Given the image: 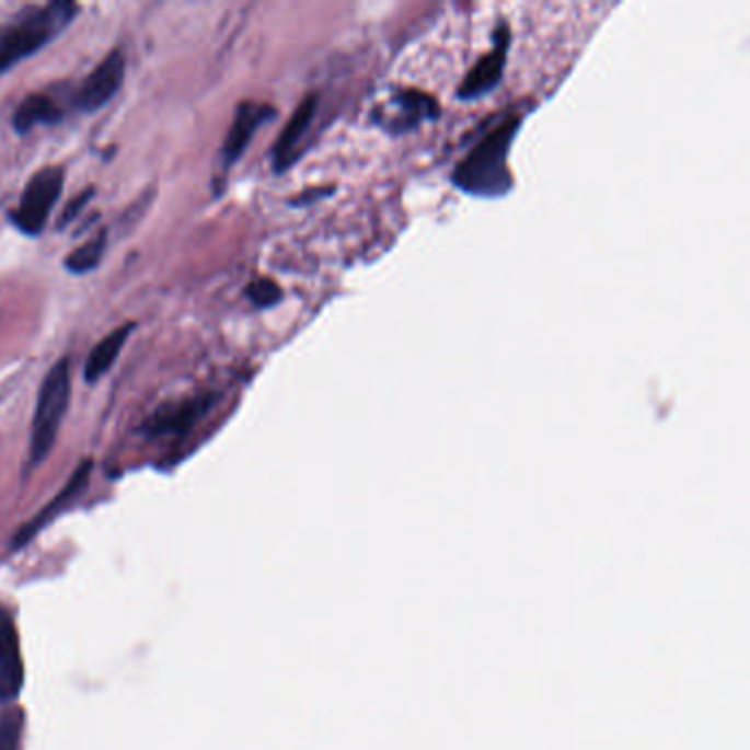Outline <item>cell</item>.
Here are the masks:
<instances>
[{
	"label": "cell",
	"mask_w": 750,
	"mask_h": 750,
	"mask_svg": "<svg viewBox=\"0 0 750 750\" xmlns=\"http://www.w3.org/2000/svg\"><path fill=\"white\" fill-rule=\"evenodd\" d=\"M246 296L252 298V302H254L258 309H269V307H276V304L282 300V289H280L274 280L261 278V280H256V282L249 285Z\"/></svg>",
	"instance_id": "obj_15"
},
{
	"label": "cell",
	"mask_w": 750,
	"mask_h": 750,
	"mask_svg": "<svg viewBox=\"0 0 750 750\" xmlns=\"http://www.w3.org/2000/svg\"><path fill=\"white\" fill-rule=\"evenodd\" d=\"M135 324H124L119 328H115L113 333H108L89 355L86 359V366H84V379L89 383H95L100 381L106 372H111V368L115 366V361L119 359L122 355V348L124 344L128 342L130 333H132Z\"/></svg>",
	"instance_id": "obj_12"
},
{
	"label": "cell",
	"mask_w": 750,
	"mask_h": 750,
	"mask_svg": "<svg viewBox=\"0 0 750 750\" xmlns=\"http://www.w3.org/2000/svg\"><path fill=\"white\" fill-rule=\"evenodd\" d=\"M272 117H276L274 106L269 104H256V102H244L238 106L233 124L224 137V146H222V159L224 165H233L242 152L246 150V146L252 143L254 135L258 132V128L269 122Z\"/></svg>",
	"instance_id": "obj_9"
},
{
	"label": "cell",
	"mask_w": 750,
	"mask_h": 750,
	"mask_svg": "<svg viewBox=\"0 0 750 750\" xmlns=\"http://www.w3.org/2000/svg\"><path fill=\"white\" fill-rule=\"evenodd\" d=\"M520 117L505 119L491 130L453 170V185L473 196H503L511 189L509 150L520 130Z\"/></svg>",
	"instance_id": "obj_1"
},
{
	"label": "cell",
	"mask_w": 750,
	"mask_h": 750,
	"mask_svg": "<svg viewBox=\"0 0 750 750\" xmlns=\"http://www.w3.org/2000/svg\"><path fill=\"white\" fill-rule=\"evenodd\" d=\"M71 401V370L69 361L60 359L54 364L49 374L43 381L34 423H32V442H30V458L34 464L43 462L56 445L58 431L67 416Z\"/></svg>",
	"instance_id": "obj_3"
},
{
	"label": "cell",
	"mask_w": 750,
	"mask_h": 750,
	"mask_svg": "<svg viewBox=\"0 0 750 750\" xmlns=\"http://www.w3.org/2000/svg\"><path fill=\"white\" fill-rule=\"evenodd\" d=\"M23 656L14 619L0 610V702L14 700L23 689Z\"/></svg>",
	"instance_id": "obj_8"
},
{
	"label": "cell",
	"mask_w": 750,
	"mask_h": 750,
	"mask_svg": "<svg viewBox=\"0 0 750 750\" xmlns=\"http://www.w3.org/2000/svg\"><path fill=\"white\" fill-rule=\"evenodd\" d=\"M76 12L73 3L30 8L0 27V73L51 43L73 21Z\"/></svg>",
	"instance_id": "obj_2"
},
{
	"label": "cell",
	"mask_w": 750,
	"mask_h": 750,
	"mask_svg": "<svg viewBox=\"0 0 750 750\" xmlns=\"http://www.w3.org/2000/svg\"><path fill=\"white\" fill-rule=\"evenodd\" d=\"M320 106V95H309L302 100V104L298 106V111L291 115L289 124L285 126V130L280 132L276 146H274V170L276 172H285L289 170L298 157H300V148H302V139L307 137L315 113Z\"/></svg>",
	"instance_id": "obj_10"
},
{
	"label": "cell",
	"mask_w": 750,
	"mask_h": 750,
	"mask_svg": "<svg viewBox=\"0 0 750 750\" xmlns=\"http://www.w3.org/2000/svg\"><path fill=\"white\" fill-rule=\"evenodd\" d=\"M126 76V58L122 51H111L80 84L76 93V106L84 113L100 111L122 89Z\"/></svg>",
	"instance_id": "obj_6"
},
{
	"label": "cell",
	"mask_w": 750,
	"mask_h": 750,
	"mask_svg": "<svg viewBox=\"0 0 750 750\" xmlns=\"http://www.w3.org/2000/svg\"><path fill=\"white\" fill-rule=\"evenodd\" d=\"M106 246H108V233L100 231L95 238H91L86 244H82L80 249H76L73 254L67 256L65 267L76 276H84V274L97 269V265L102 263V258L106 254Z\"/></svg>",
	"instance_id": "obj_14"
},
{
	"label": "cell",
	"mask_w": 750,
	"mask_h": 750,
	"mask_svg": "<svg viewBox=\"0 0 750 750\" xmlns=\"http://www.w3.org/2000/svg\"><path fill=\"white\" fill-rule=\"evenodd\" d=\"M438 117V104L427 93L403 89L394 91L385 104H379L374 111V119L379 126L388 128L390 132H405L418 126L420 122Z\"/></svg>",
	"instance_id": "obj_5"
},
{
	"label": "cell",
	"mask_w": 750,
	"mask_h": 750,
	"mask_svg": "<svg viewBox=\"0 0 750 750\" xmlns=\"http://www.w3.org/2000/svg\"><path fill=\"white\" fill-rule=\"evenodd\" d=\"M62 189H65V170L62 168L49 165V168L38 170L32 176V181L27 183L23 198H21V205L12 214L14 224L27 235L43 233Z\"/></svg>",
	"instance_id": "obj_4"
},
{
	"label": "cell",
	"mask_w": 750,
	"mask_h": 750,
	"mask_svg": "<svg viewBox=\"0 0 750 750\" xmlns=\"http://www.w3.org/2000/svg\"><path fill=\"white\" fill-rule=\"evenodd\" d=\"M214 403V394L196 396L176 405H168L154 412V416L148 420V431L157 436L165 434H183L187 431Z\"/></svg>",
	"instance_id": "obj_11"
},
{
	"label": "cell",
	"mask_w": 750,
	"mask_h": 750,
	"mask_svg": "<svg viewBox=\"0 0 750 750\" xmlns=\"http://www.w3.org/2000/svg\"><path fill=\"white\" fill-rule=\"evenodd\" d=\"M60 119L58 104L43 93L30 95L25 102L19 104L14 113V126L19 132H30L38 124H54Z\"/></svg>",
	"instance_id": "obj_13"
},
{
	"label": "cell",
	"mask_w": 750,
	"mask_h": 750,
	"mask_svg": "<svg viewBox=\"0 0 750 750\" xmlns=\"http://www.w3.org/2000/svg\"><path fill=\"white\" fill-rule=\"evenodd\" d=\"M89 196H93V192H89V189H86V192H82V196H80L76 203H71V205L67 207V211H65V216H62L60 224H67V222H69V220H71V218L78 214V209H80V207H82V205L89 200Z\"/></svg>",
	"instance_id": "obj_17"
},
{
	"label": "cell",
	"mask_w": 750,
	"mask_h": 750,
	"mask_svg": "<svg viewBox=\"0 0 750 750\" xmlns=\"http://www.w3.org/2000/svg\"><path fill=\"white\" fill-rule=\"evenodd\" d=\"M509 45H511V32H509V25L503 23L495 32L493 49L484 58H480L477 65L460 82V86H458L460 100H477L499 84V80H503V73H505Z\"/></svg>",
	"instance_id": "obj_7"
},
{
	"label": "cell",
	"mask_w": 750,
	"mask_h": 750,
	"mask_svg": "<svg viewBox=\"0 0 750 750\" xmlns=\"http://www.w3.org/2000/svg\"><path fill=\"white\" fill-rule=\"evenodd\" d=\"M21 726H23V715L19 711H12L0 717V750H19Z\"/></svg>",
	"instance_id": "obj_16"
}]
</instances>
